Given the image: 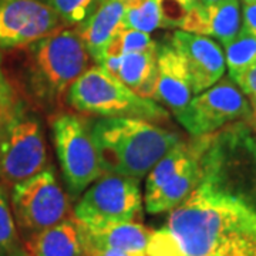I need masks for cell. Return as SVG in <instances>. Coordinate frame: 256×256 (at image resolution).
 Segmentation results:
<instances>
[{
    "instance_id": "18",
    "label": "cell",
    "mask_w": 256,
    "mask_h": 256,
    "mask_svg": "<svg viewBox=\"0 0 256 256\" xmlns=\"http://www.w3.org/2000/svg\"><path fill=\"white\" fill-rule=\"evenodd\" d=\"M158 70V43L144 52L120 57L117 78L138 96L152 100Z\"/></svg>"
},
{
    "instance_id": "1",
    "label": "cell",
    "mask_w": 256,
    "mask_h": 256,
    "mask_svg": "<svg viewBox=\"0 0 256 256\" xmlns=\"http://www.w3.org/2000/svg\"><path fill=\"white\" fill-rule=\"evenodd\" d=\"M166 230L182 256L220 252L239 239L256 238V208L210 182H201L171 210Z\"/></svg>"
},
{
    "instance_id": "29",
    "label": "cell",
    "mask_w": 256,
    "mask_h": 256,
    "mask_svg": "<svg viewBox=\"0 0 256 256\" xmlns=\"http://www.w3.org/2000/svg\"><path fill=\"white\" fill-rule=\"evenodd\" d=\"M82 248L84 256H134L117 250V249L94 246V245H88V244H82Z\"/></svg>"
},
{
    "instance_id": "10",
    "label": "cell",
    "mask_w": 256,
    "mask_h": 256,
    "mask_svg": "<svg viewBox=\"0 0 256 256\" xmlns=\"http://www.w3.org/2000/svg\"><path fill=\"white\" fill-rule=\"evenodd\" d=\"M62 24L43 0H0V50L26 48Z\"/></svg>"
},
{
    "instance_id": "24",
    "label": "cell",
    "mask_w": 256,
    "mask_h": 256,
    "mask_svg": "<svg viewBox=\"0 0 256 256\" xmlns=\"http://www.w3.org/2000/svg\"><path fill=\"white\" fill-rule=\"evenodd\" d=\"M66 26H78L90 13L96 0H43Z\"/></svg>"
},
{
    "instance_id": "13",
    "label": "cell",
    "mask_w": 256,
    "mask_h": 256,
    "mask_svg": "<svg viewBox=\"0 0 256 256\" xmlns=\"http://www.w3.org/2000/svg\"><path fill=\"white\" fill-rule=\"evenodd\" d=\"M192 97L191 82L180 53L170 40L158 44V70L152 100L176 116Z\"/></svg>"
},
{
    "instance_id": "4",
    "label": "cell",
    "mask_w": 256,
    "mask_h": 256,
    "mask_svg": "<svg viewBox=\"0 0 256 256\" xmlns=\"http://www.w3.org/2000/svg\"><path fill=\"white\" fill-rule=\"evenodd\" d=\"M66 101L82 116L140 118L152 122L170 118V111L165 107L138 96L101 66L88 67L73 82Z\"/></svg>"
},
{
    "instance_id": "28",
    "label": "cell",
    "mask_w": 256,
    "mask_h": 256,
    "mask_svg": "<svg viewBox=\"0 0 256 256\" xmlns=\"http://www.w3.org/2000/svg\"><path fill=\"white\" fill-rule=\"evenodd\" d=\"M242 28L256 37V0L242 6Z\"/></svg>"
},
{
    "instance_id": "32",
    "label": "cell",
    "mask_w": 256,
    "mask_h": 256,
    "mask_svg": "<svg viewBox=\"0 0 256 256\" xmlns=\"http://www.w3.org/2000/svg\"><path fill=\"white\" fill-rule=\"evenodd\" d=\"M250 107H252V118L256 127V98H250Z\"/></svg>"
},
{
    "instance_id": "15",
    "label": "cell",
    "mask_w": 256,
    "mask_h": 256,
    "mask_svg": "<svg viewBox=\"0 0 256 256\" xmlns=\"http://www.w3.org/2000/svg\"><path fill=\"white\" fill-rule=\"evenodd\" d=\"M127 0H96L90 13L77 26V32L88 54L100 63L114 32L121 26Z\"/></svg>"
},
{
    "instance_id": "16",
    "label": "cell",
    "mask_w": 256,
    "mask_h": 256,
    "mask_svg": "<svg viewBox=\"0 0 256 256\" xmlns=\"http://www.w3.org/2000/svg\"><path fill=\"white\" fill-rule=\"evenodd\" d=\"M23 248L32 256H84L73 215L54 226L26 236Z\"/></svg>"
},
{
    "instance_id": "2",
    "label": "cell",
    "mask_w": 256,
    "mask_h": 256,
    "mask_svg": "<svg viewBox=\"0 0 256 256\" xmlns=\"http://www.w3.org/2000/svg\"><path fill=\"white\" fill-rule=\"evenodd\" d=\"M90 131L104 174L141 180L181 141L180 136L148 120L97 117Z\"/></svg>"
},
{
    "instance_id": "3",
    "label": "cell",
    "mask_w": 256,
    "mask_h": 256,
    "mask_svg": "<svg viewBox=\"0 0 256 256\" xmlns=\"http://www.w3.org/2000/svg\"><path fill=\"white\" fill-rule=\"evenodd\" d=\"M90 58L77 28H60L33 43L23 66L26 94L42 110L57 111Z\"/></svg>"
},
{
    "instance_id": "14",
    "label": "cell",
    "mask_w": 256,
    "mask_h": 256,
    "mask_svg": "<svg viewBox=\"0 0 256 256\" xmlns=\"http://www.w3.org/2000/svg\"><path fill=\"white\" fill-rule=\"evenodd\" d=\"M77 222V220H76ZM82 244L110 248L134 256H148L156 230L140 222H110L86 225L77 222Z\"/></svg>"
},
{
    "instance_id": "21",
    "label": "cell",
    "mask_w": 256,
    "mask_h": 256,
    "mask_svg": "<svg viewBox=\"0 0 256 256\" xmlns=\"http://www.w3.org/2000/svg\"><path fill=\"white\" fill-rule=\"evenodd\" d=\"M225 64L229 78L234 80L256 63V37L240 28L235 38L225 44Z\"/></svg>"
},
{
    "instance_id": "6",
    "label": "cell",
    "mask_w": 256,
    "mask_h": 256,
    "mask_svg": "<svg viewBox=\"0 0 256 256\" xmlns=\"http://www.w3.org/2000/svg\"><path fill=\"white\" fill-rule=\"evenodd\" d=\"M46 166L47 146L42 121L20 97L0 144V182L3 186H13Z\"/></svg>"
},
{
    "instance_id": "19",
    "label": "cell",
    "mask_w": 256,
    "mask_h": 256,
    "mask_svg": "<svg viewBox=\"0 0 256 256\" xmlns=\"http://www.w3.org/2000/svg\"><path fill=\"white\" fill-rule=\"evenodd\" d=\"M196 154V144L178 141L166 154H165L154 168L146 174V192L144 200L156 195L165 184L172 180L175 175L180 174L186 165L190 164L192 158Z\"/></svg>"
},
{
    "instance_id": "23",
    "label": "cell",
    "mask_w": 256,
    "mask_h": 256,
    "mask_svg": "<svg viewBox=\"0 0 256 256\" xmlns=\"http://www.w3.org/2000/svg\"><path fill=\"white\" fill-rule=\"evenodd\" d=\"M18 230L12 212L8 194L0 185V256H10L12 250L18 246Z\"/></svg>"
},
{
    "instance_id": "31",
    "label": "cell",
    "mask_w": 256,
    "mask_h": 256,
    "mask_svg": "<svg viewBox=\"0 0 256 256\" xmlns=\"http://www.w3.org/2000/svg\"><path fill=\"white\" fill-rule=\"evenodd\" d=\"M10 256H32V255L26 252V249H24V248L20 246V245H18V246L14 248V249L12 250Z\"/></svg>"
},
{
    "instance_id": "8",
    "label": "cell",
    "mask_w": 256,
    "mask_h": 256,
    "mask_svg": "<svg viewBox=\"0 0 256 256\" xmlns=\"http://www.w3.org/2000/svg\"><path fill=\"white\" fill-rule=\"evenodd\" d=\"M142 212L140 180L104 174L82 192L74 206V220L86 225L137 222Z\"/></svg>"
},
{
    "instance_id": "20",
    "label": "cell",
    "mask_w": 256,
    "mask_h": 256,
    "mask_svg": "<svg viewBox=\"0 0 256 256\" xmlns=\"http://www.w3.org/2000/svg\"><path fill=\"white\" fill-rule=\"evenodd\" d=\"M121 28L152 33L162 28V14L158 0H127Z\"/></svg>"
},
{
    "instance_id": "9",
    "label": "cell",
    "mask_w": 256,
    "mask_h": 256,
    "mask_svg": "<svg viewBox=\"0 0 256 256\" xmlns=\"http://www.w3.org/2000/svg\"><path fill=\"white\" fill-rule=\"evenodd\" d=\"M192 137H204L238 120L252 118V107L230 78H220L205 92L194 96L175 116Z\"/></svg>"
},
{
    "instance_id": "30",
    "label": "cell",
    "mask_w": 256,
    "mask_h": 256,
    "mask_svg": "<svg viewBox=\"0 0 256 256\" xmlns=\"http://www.w3.org/2000/svg\"><path fill=\"white\" fill-rule=\"evenodd\" d=\"M170 2H174V3H178L181 4L182 8H185L186 10H190L191 8H194L200 0H170Z\"/></svg>"
},
{
    "instance_id": "26",
    "label": "cell",
    "mask_w": 256,
    "mask_h": 256,
    "mask_svg": "<svg viewBox=\"0 0 256 256\" xmlns=\"http://www.w3.org/2000/svg\"><path fill=\"white\" fill-rule=\"evenodd\" d=\"M218 254L220 256H256V238L239 239Z\"/></svg>"
},
{
    "instance_id": "17",
    "label": "cell",
    "mask_w": 256,
    "mask_h": 256,
    "mask_svg": "<svg viewBox=\"0 0 256 256\" xmlns=\"http://www.w3.org/2000/svg\"><path fill=\"white\" fill-rule=\"evenodd\" d=\"M195 144H196V154L190 161V164L180 174H176L172 180L165 184L156 195L144 200L146 210L150 214L171 212L178 205H181L191 195V192L201 184L202 172L201 164H200L198 138H195Z\"/></svg>"
},
{
    "instance_id": "35",
    "label": "cell",
    "mask_w": 256,
    "mask_h": 256,
    "mask_svg": "<svg viewBox=\"0 0 256 256\" xmlns=\"http://www.w3.org/2000/svg\"><path fill=\"white\" fill-rule=\"evenodd\" d=\"M205 256H220V254H214V255H205Z\"/></svg>"
},
{
    "instance_id": "33",
    "label": "cell",
    "mask_w": 256,
    "mask_h": 256,
    "mask_svg": "<svg viewBox=\"0 0 256 256\" xmlns=\"http://www.w3.org/2000/svg\"><path fill=\"white\" fill-rule=\"evenodd\" d=\"M218 2H222V0H200V3H202V4H214Z\"/></svg>"
},
{
    "instance_id": "7",
    "label": "cell",
    "mask_w": 256,
    "mask_h": 256,
    "mask_svg": "<svg viewBox=\"0 0 256 256\" xmlns=\"http://www.w3.org/2000/svg\"><path fill=\"white\" fill-rule=\"evenodd\" d=\"M10 206L24 238L70 218V201L53 166L12 186Z\"/></svg>"
},
{
    "instance_id": "11",
    "label": "cell",
    "mask_w": 256,
    "mask_h": 256,
    "mask_svg": "<svg viewBox=\"0 0 256 256\" xmlns=\"http://www.w3.org/2000/svg\"><path fill=\"white\" fill-rule=\"evenodd\" d=\"M170 43L182 58L194 96L205 92L224 77L225 54L210 37L176 30L170 37Z\"/></svg>"
},
{
    "instance_id": "25",
    "label": "cell",
    "mask_w": 256,
    "mask_h": 256,
    "mask_svg": "<svg viewBox=\"0 0 256 256\" xmlns=\"http://www.w3.org/2000/svg\"><path fill=\"white\" fill-rule=\"evenodd\" d=\"M18 100L20 96L18 94V90L3 72L2 60H0V144L6 134L12 117L18 108Z\"/></svg>"
},
{
    "instance_id": "5",
    "label": "cell",
    "mask_w": 256,
    "mask_h": 256,
    "mask_svg": "<svg viewBox=\"0 0 256 256\" xmlns=\"http://www.w3.org/2000/svg\"><path fill=\"white\" fill-rule=\"evenodd\" d=\"M52 132L68 195L77 200L104 175L90 131V120L72 112H56L52 117Z\"/></svg>"
},
{
    "instance_id": "34",
    "label": "cell",
    "mask_w": 256,
    "mask_h": 256,
    "mask_svg": "<svg viewBox=\"0 0 256 256\" xmlns=\"http://www.w3.org/2000/svg\"><path fill=\"white\" fill-rule=\"evenodd\" d=\"M250 2H254V0H242V3H250Z\"/></svg>"
},
{
    "instance_id": "12",
    "label": "cell",
    "mask_w": 256,
    "mask_h": 256,
    "mask_svg": "<svg viewBox=\"0 0 256 256\" xmlns=\"http://www.w3.org/2000/svg\"><path fill=\"white\" fill-rule=\"evenodd\" d=\"M180 28L216 38L225 46L242 28L240 0H222L214 4H202L198 2L186 12Z\"/></svg>"
},
{
    "instance_id": "22",
    "label": "cell",
    "mask_w": 256,
    "mask_h": 256,
    "mask_svg": "<svg viewBox=\"0 0 256 256\" xmlns=\"http://www.w3.org/2000/svg\"><path fill=\"white\" fill-rule=\"evenodd\" d=\"M154 43L156 42L146 32H140V30L126 28L120 26L114 32V34L111 36L110 42H108V44H107L104 53H102V57L104 56L121 57V56L130 54V53L144 52V50L152 46Z\"/></svg>"
},
{
    "instance_id": "27",
    "label": "cell",
    "mask_w": 256,
    "mask_h": 256,
    "mask_svg": "<svg viewBox=\"0 0 256 256\" xmlns=\"http://www.w3.org/2000/svg\"><path fill=\"white\" fill-rule=\"evenodd\" d=\"M232 82L240 88V92L250 98H256V63L235 77Z\"/></svg>"
}]
</instances>
